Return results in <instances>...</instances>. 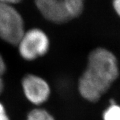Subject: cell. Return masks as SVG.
<instances>
[{
    "label": "cell",
    "mask_w": 120,
    "mask_h": 120,
    "mask_svg": "<svg viewBox=\"0 0 120 120\" xmlns=\"http://www.w3.org/2000/svg\"><path fill=\"white\" fill-rule=\"evenodd\" d=\"M120 75L118 61L111 51L98 47L90 52L87 68L78 82V90L90 102L98 101Z\"/></svg>",
    "instance_id": "obj_1"
},
{
    "label": "cell",
    "mask_w": 120,
    "mask_h": 120,
    "mask_svg": "<svg viewBox=\"0 0 120 120\" xmlns=\"http://www.w3.org/2000/svg\"><path fill=\"white\" fill-rule=\"evenodd\" d=\"M85 0H34L37 9L48 22L62 24L79 16Z\"/></svg>",
    "instance_id": "obj_2"
},
{
    "label": "cell",
    "mask_w": 120,
    "mask_h": 120,
    "mask_svg": "<svg viewBox=\"0 0 120 120\" xmlns=\"http://www.w3.org/2000/svg\"><path fill=\"white\" fill-rule=\"evenodd\" d=\"M25 31L21 13L14 5L0 1V38L9 44L17 45Z\"/></svg>",
    "instance_id": "obj_3"
},
{
    "label": "cell",
    "mask_w": 120,
    "mask_h": 120,
    "mask_svg": "<svg viewBox=\"0 0 120 120\" xmlns=\"http://www.w3.org/2000/svg\"><path fill=\"white\" fill-rule=\"evenodd\" d=\"M17 45L20 56L24 60L32 61L48 52L50 41L43 30L34 27L25 31Z\"/></svg>",
    "instance_id": "obj_4"
},
{
    "label": "cell",
    "mask_w": 120,
    "mask_h": 120,
    "mask_svg": "<svg viewBox=\"0 0 120 120\" xmlns=\"http://www.w3.org/2000/svg\"><path fill=\"white\" fill-rule=\"evenodd\" d=\"M22 87L27 99L35 105L46 101L50 94V88L47 82L43 78L32 74L24 77Z\"/></svg>",
    "instance_id": "obj_5"
},
{
    "label": "cell",
    "mask_w": 120,
    "mask_h": 120,
    "mask_svg": "<svg viewBox=\"0 0 120 120\" xmlns=\"http://www.w3.org/2000/svg\"><path fill=\"white\" fill-rule=\"evenodd\" d=\"M102 119L103 120H120V105L112 99L109 105L103 111Z\"/></svg>",
    "instance_id": "obj_6"
},
{
    "label": "cell",
    "mask_w": 120,
    "mask_h": 120,
    "mask_svg": "<svg viewBox=\"0 0 120 120\" xmlns=\"http://www.w3.org/2000/svg\"><path fill=\"white\" fill-rule=\"evenodd\" d=\"M27 120H55L47 111L42 109H35L29 113Z\"/></svg>",
    "instance_id": "obj_7"
},
{
    "label": "cell",
    "mask_w": 120,
    "mask_h": 120,
    "mask_svg": "<svg viewBox=\"0 0 120 120\" xmlns=\"http://www.w3.org/2000/svg\"><path fill=\"white\" fill-rule=\"evenodd\" d=\"M0 120H9L5 112L4 106L1 103H0Z\"/></svg>",
    "instance_id": "obj_8"
},
{
    "label": "cell",
    "mask_w": 120,
    "mask_h": 120,
    "mask_svg": "<svg viewBox=\"0 0 120 120\" xmlns=\"http://www.w3.org/2000/svg\"><path fill=\"white\" fill-rule=\"evenodd\" d=\"M5 69H6V65L5 64L4 60L2 56L0 54V77H1V75L5 73Z\"/></svg>",
    "instance_id": "obj_9"
},
{
    "label": "cell",
    "mask_w": 120,
    "mask_h": 120,
    "mask_svg": "<svg viewBox=\"0 0 120 120\" xmlns=\"http://www.w3.org/2000/svg\"><path fill=\"white\" fill-rule=\"evenodd\" d=\"M113 7L116 13L120 17V0H113Z\"/></svg>",
    "instance_id": "obj_10"
},
{
    "label": "cell",
    "mask_w": 120,
    "mask_h": 120,
    "mask_svg": "<svg viewBox=\"0 0 120 120\" xmlns=\"http://www.w3.org/2000/svg\"><path fill=\"white\" fill-rule=\"evenodd\" d=\"M23 0H0L1 2L4 3L6 4L11 5H15L19 4L22 2Z\"/></svg>",
    "instance_id": "obj_11"
},
{
    "label": "cell",
    "mask_w": 120,
    "mask_h": 120,
    "mask_svg": "<svg viewBox=\"0 0 120 120\" xmlns=\"http://www.w3.org/2000/svg\"><path fill=\"white\" fill-rule=\"evenodd\" d=\"M4 82H3V79L1 77H0V94L2 93L3 90H4Z\"/></svg>",
    "instance_id": "obj_12"
}]
</instances>
